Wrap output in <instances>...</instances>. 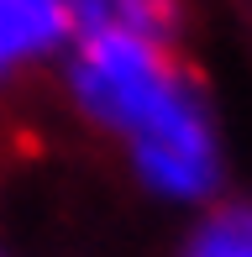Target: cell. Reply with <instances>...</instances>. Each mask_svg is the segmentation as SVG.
Instances as JSON below:
<instances>
[{"label": "cell", "instance_id": "obj_1", "mask_svg": "<svg viewBox=\"0 0 252 257\" xmlns=\"http://www.w3.org/2000/svg\"><path fill=\"white\" fill-rule=\"evenodd\" d=\"M68 84H74V100L84 105V115L132 137L168 100L184 95L189 79L168 58V42L132 37V32H79Z\"/></svg>", "mask_w": 252, "mask_h": 257}, {"label": "cell", "instance_id": "obj_2", "mask_svg": "<svg viewBox=\"0 0 252 257\" xmlns=\"http://www.w3.org/2000/svg\"><path fill=\"white\" fill-rule=\"evenodd\" d=\"M132 142V163L142 173V184H153L168 200H200L221 179V147H215L210 115L194 89L179 100H168L142 132L126 137Z\"/></svg>", "mask_w": 252, "mask_h": 257}, {"label": "cell", "instance_id": "obj_3", "mask_svg": "<svg viewBox=\"0 0 252 257\" xmlns=\"http://www.w3.org/2000/svg\"><path fill=\"white\" fill-rule=\"evenodd\" d=\"M74 32V0H0V79Z\"/></svg>", "mask_w": 252, "mask_h": 257}, {"label": "cell", "instance_id": "obj_4", "mask_svg": "<svg viewBox=\"0 0 252 257\" xmlns=\"http://www.w3.org/2000/svg\"><path fill=\"white\" fill-rule=\"evenodd\" d=\"M179 21V0H74L79 32H132V37L168 42Z\"/></svg>", "mask_w": 252, "mask_h": 257}, {"label": "cell", "instance_id": "obj_5", "mask_svg": "<svg viewBox=\"0 0 252 257\" xmlns=\"http://www.w3.org/2000/svg\"><path fill=\"white\" fill-rule=\"evenodd\" d=\"M184 257H252V205H226L205 215Z\"/></svg>", "mask_w": 252, "mask_h": 257}]
</instances>
